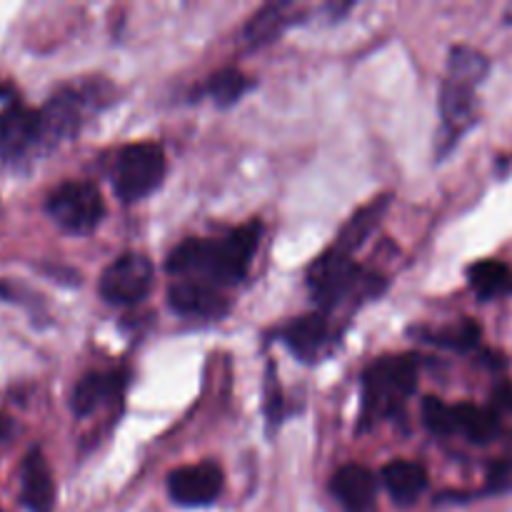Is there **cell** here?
<instances>
[{
	"label": "cell",
	"mask_w": 512,
	"mask_h": 512,
	"mask_svg": "<svg viewBox=\"0 0 512 512\" xmlns=\"http://www.w3.org/2000/svg\"><path fill=\"white\" fill-rule=\"evenodd\" d=\"M385 490L398 505H413L428 488V473L415 460H393L380 473Z\"/></svg>",
	"instance_id": "obj_15"
},
{
	"label": "cell",
	"mask_w": 512,
	"mask_h": 512,
	"mask_svg": "<svg viewBox=\"0 0 512 512\" xmlns=\"http://www.w3.org/2000/svg\"><path fill=\"white\" fill-rule=\"evenodd\" d=\"M333 495L345 512H373L378 480L363 465H343L333 475Z\"/></svg>",
	"instance_id": "obj_13"
},
{
	"label": "cell",
	"mask_w": 512,
	"mask_h": 512,
	"mask_svg": "<svg viewBox=\"0 0 512 512\" xmlns=\"http://www.w3.org/2000/svg\"><path fill=\"white\" fill-rule=\"evenodd\" d=\"M455 433L465 435L470 443H490L500 433V415L493 408L460 403L455 405Z\"/></svg>",
	"instance_id": "obj_20"
},
{
	"label": "cell",
	"mask_w": 512,
	"mask_h": 512,
	"mask_svg": "<svg viewBox=\"0 0 512 512\" xmlns=\"http://www.w3.org/2000/svg\"><path fill=\"white\" fill-rule=\"evenodd\" d=\"M258 245L260 223L253 220L225 238L185 240L168 255L165 268L170 275H178L180 280H200V283L215 285V288L235 285L248 275Z\"/></svg>",
	"instance_id": "obj_1"
},
{
	"label": "cell",
	"mask_w": 512,
	"mask_h": 512,
	"mask_svg": "<svg viewBox=\"0 0 512 512\" xmlns=\"http://www.w3.org/2000/svg\"><path fill=\"white\" fill-rule=\"evenodd\" d=\"M418 388V360L413 355H388L365 370L363 408L365 420L395 418Z\"/></svg>",
	"instance_id": "obj_3"
},
{
	"label": "cell",
	"mask_w": 512,
	"mask_h": 512,
	"mask_svg": "<svg viewBox=\"0 0 512 512\" xmlns=\"http://www.w3.org/2000/svg\"><path fill=\"white\" fill-rule=\"evenodd\" d=\"M168 303L185 318H223L230 310L228 298L220 288L200 280H175L168 290Z\"/></svg>",
	"instance_id": "obj_11"
},
{
	"label": "cell",
	"mask_w": 512,
	"mask_h": 512,
	"mask_svg": "<svg viewBox=\"0 0 512 512\" xmlns=\"http://www.w3.org/2000/svg\"><path fill=\"white\" fill-rule=\"evenodd\" d=\"M40 145H45L40 110L25 108L23 103H10L0 113V158L5 163H15Z\"/></svg>",
	"instance_id": "obj_7"
},
{
	"label": "cell",
	"mask_w": 512,
	"mask_h": 512,
	"mask_svg": "<svg viewBox=\"0 0 512 512\" xmlns=\"http://www.w3.org/2000/svg\"><path fill=\"white\" fill-rule=\"evenodd\" d=\"M468 283L480 300H498L512 293V268L503 260H478L470 265Z\"/></svg>",
	"instance_id": "obj_19"
},
{
	"label": "cell",
	"mask_w": 512,
	"mask_h": 512,
	"mask_svg": "<svg viewBox=\"0 0 512 512\" xmlns=\"http://www.w3.org/2000/svg\"><path fill=\"white\" fill-rule=\"evenodd\" d=\"M10 435H13V420H10L8 415L0 413V443H3V440H8Z\"/></svg>",
	"instance_id": "obj_28"
},
{
	"label": "cell",
	"mask_w": 512,
	"mask_h": 512,
	"mask_svg": "<svg viewBox=\"0 0 512 512\" xmlns=\"http://www.w3.org/2000/svg\"><path fill=\"white\" fill-rule=\"evenodd\" d=\"M440 113H443V133H440V153L455 145V140L475 123V88L458 83L453 78L443 80L440 88Z\"/></svg>",
	"instance_id": "obj_10"
},
{
	"label": "cell",
	"mask_w": 512,
	"mask_h": 512,
	"mask_svg": "<svg viewBox=\"0 0 512 512\" xmlns=\"http://www.w3.org/2000/svg\"><path fill=\"white\" fill-rule=\"evenodd\" d=\"M383 278L360 268L350 255L325 250L308 270V288L323 310L338 308L348 298H373L383 290Z\"/></svg>",
	"instance_id": "obj_2"
},
{
	"label": "cell",
	"mask_w": 512,
	"mask_h": 512,
	"mask_svg": "<svg viewBox=\"0 0 512 512\" xmlns=\"http://www.w3.org/2000/svg\"><path fill=\"white\" fill-rule=\"evenodd\" d=\"M280 340L293 355H298L305 363H313L325 350L330 338V325L323 313L303 315V318L290 320L285 328H280Z\"/></svg>",
	"instance_id": "obj_14"
},
{
	"label": "cell",
	"mask_w": 512,
	"mask_h": 512,
	"mask_svg": "<svg viewBox=\"0 0 512 512\" xmlns=\"http://www.w3.org/2000/svg\"><path fill=\"white\" fill-rule=\"evenodd\" d=\"M423 420L430 433L455 435V405L443 403L435 395H428L423 400Z\"/></svg>",
	"instance_id": "obj_24"
},
{
	"label": "cell",
	"mask_w": 512,
	"mask_h": 512,
	"mask_svg": "<svg viewBox=\"0 0 512 512\" xmlns=\"http://www.w3.org/2000/svg\"><path fill=\"white\" fill-rule=\"evenodd\" d=\"M20 503L30 512H50L55 505V483L38 448L30 450L20 468Z\"/></svg>",
	"instance_id": "obj_12"
},
{
	"label": "cell",
	"mask_w": 512,
	"mask_h": 512,
	"mask_svg": "<svg viewBox=\"0 0 512 512\" xmlns=\"http://www.w3.org/2000/svg\"><path fill=\"white\" fill-rule=\"evenodd\" d=\"M493 398H495V405H493L495 413L512 415V385H500V388L495 390Z\"/></svg>",
	"instance_id": "obj_27"
},
{
	"label": "cell",
	"mask_w": 512,
	"mask_h": 512,
	"mask_svg": "<svg viewBox=\"0 0 512 512\" xmlns=\"http://www.w3.org/2000/svg\"><path fill=\"white\" fill-rule=\"evenodd\" d=\"M168 493L183 508H203L223 493V470L215 463L183 465L168 475Z\"/></svg>",
	"instance_id": "obj_8"
},
{
	"label": "cell",
	"mask_w": 512,
	"mask_h": 512,
	"mask_svg": "<svg viewBox=\"0 0 512 512\" xmlns=\"http://www.w3.org/2000/svg\"><path fill=\"white\" fill-rule=\"evenodd\" d=\"M485 490H488L490 495L512 493V455L495 460V463L490 465L488 475H485Z\"/></svg>",
	"instance_id": "obj_25"
},
{
	"label": "cell",
	"mask_w": 512,
	"mask_h": 512,
	"mask_svg": "<svg viewBox=\"0 0 512 512\" xmlns=\"http://www.w3.org/2000/svg\"><path fill=\"white\" fill-rule=\"evenodd\" d=\"M153 288V263L143 253L115 258L100 275V295L110 305H135Z\"/></svg>",
	"instance_id": "obj_6"
},
{
	"label": "cell",
	"mask_w": 512,
	"mask_h": 512,
	"mask_svg": "<svg viewBox=\"0 0 512 512\" xmlns=\"http://www.w3.org/2000/svg\"><path fill=\"white\" fill-rule=\"evenodd\" d=\"M265 415H268L270 425L280 423V415H283V395H280V385L273 375V368L268 370V380H265Z\"/></svg>",
	"instance_id": "obj_26"
},
{
	"label": "cell",
	"mask_w": 512,
	"mask_h": 512,
	"mask_svg": "<svg viewBox=\"0 0 512 512\" xmlns=\"http://www.w3.org/2000/svg\"><path fill=\"white\" fill-rule=\"evenodd\" d=\"M425 343H435V345H443V348L450 350H465L475 348L480 343V325L473 323V320L463 318L458 323H450L445 328H435V330H420Z\"/></svg>",
	"instance_id": "obj_22"
},
{
	"label": "cell",
	"mask_w": 512,
	"mask_h": 512,
	"mask_svg": "<svg viewBox=\"0 0 512 512\" xmlns=\"http://www.w3.org/2000/svg\"><path fill=\"white\" fill-rule=\"evenodd\" d=\"M295 10L290 3H268L248 20L243 30V38L250 48H260L268 45L293 23Z\"/></svg>",
	"instance_id": "obj_18"
},
{
	"label": "cell",
	"mask_w": 512,
	"mask_h": 512,
	"mask_svg": "<svg viewBox=\"0 0 512 512\" xmlns=\"http://www.w3.org/2000/svg\"><path fill=\"white\" fill-rule=\"evenodd\" d=\"M165 178V153L158 143H130L115 160V193L125 200L148 198Z\"/></svg>",
	"instance_id": "obj_4"
},
{
	"label": "cell",
	"mask_w": 512,
	"mask_h": 512,
	"mask_svg": "<svg viewBox=\"0 0 512 512\" xmlns=\"http://www.w3.org/2000/svg\"><path fill=\"white\" fill-rule=\"evenodd\" d=\"M488 70H490L488 55L480 53L478 48H470V45H455V48L450 50L448 78L478 88V85L485 80V75H488Z\"/></svg>",
	"instance_id": "obj_21"
},
{
	"label": "cell",
	"mask_w": 512,
	"mask_h": 512,
	"mask_svg": "<svg viewBox=\"0 0 512 512\" xmlns=\"http://www.w3.org/2000/svg\"><path fill=\"white\" fill-rule=\"evenodd\" d=\"M90 103L88 95L78 88H58L48 98V103L40 110V123H43V138L45 145L58 143V140L70 138L83 125L85 105Z\"/></svg>",
	"instance_id": "obj_9"
},
{
	"label": "cell",
	"mask_w": 512,
	"mask_h": 512,
	"mask_svg": "<svg viewBox=\"0 0 512 512\" xmlns=\"http://www.w3.org/2000/svg\"><path fill=\"white\" fill-rule=\"evenodd\" d=\"M123 385V375L120 373H88L75 383L73 393H70V408L78 418H85V415L93 413L105 398L115 395Z\"/></svg>",
	"instance_id": "obj_17"
},
{
	"label": "cell",
	"mask_w": 512,
	"mask_h": 512,
	"mask_svg": "<svg viewBox=\"0 0 512 512\" xmlns=\"http://www.w3.org/2000/svg\"><path fill=\"white\" fill-rule=\"evenodd\" d=\"M388 205H390L388 195H383V198H375L373 203L363 205V208H360L358 213H355L353 218L343 225V230H340L338 238H335L333 248L338 250V253L353 255L355 250H358L360 245H363L365 240L373 235V230L378 228L380 220H383V215H385V210H388Z\"/></svg>",
	"instance_id": "obj_16"
},
{
	"label": "cell",
	"mask_w": 512,
	"mask_h": 512,
	"mask_svg": "<svg viewBox=\"0 0 512 512\" xmlns=\"http://www.w3.org/2000/svg\"><path fill=\"white\" fill-rule=\"evenodd\" d=\"M45 210L68 233L88 235L103 220L105 200L98 185L85 183V180H68L48 195Z\"/></svg>",
	"instance_id": "obj_5"
},
{
	"label": "cell",
	"mask_w": 512,
	"mask_h": 512,
	"mask_svg": "<svg viewBox=\"0 0 512 512\" xmlns=\"http://www.w3.org/2000/svg\"><path fill=\"white\" fill-rule=\"evenodd\" d=\"M250 88H253V83L235 68L218 70V73L210 75L208 83H205V93H208L210 98L215 100V105H220V108L235 105Z\"/></svg>",
	"instance_id": "obj_23"
}]
</instances>
